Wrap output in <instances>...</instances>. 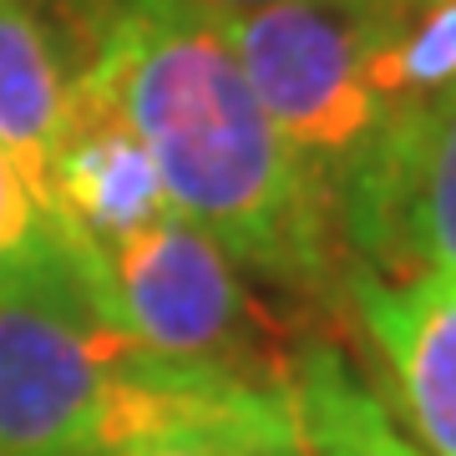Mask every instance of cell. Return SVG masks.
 Returning <instances> with one entry per match:
<instances>
[{
	"mask_svg": "<svg viewBox=\"0 0 456 456\" xmlns=\"http://www.w3.org/2000/svg\"><path fill=\"white\" fill-rule=\"evenodd\" d=\"M218 456H310L305 452V436H299V421H294L289 386L284 380L248 386L239 411H233V421H228V431H224Z\"/></svg>",
	"mask_w": 456,
	"mask_h": 456,
	"instance_id": "obj_11",
	"label": "cell"
},
{
	"mask_svg": "<svg viewBox=\"0 0 456 456\" xmlns=\"http://www.w3.org/2000/svg\"><path fill=\"white\" fill-rule=\"evenodd\" d=\"M86 36L77 71L142 137L167 208L233 264L320 289L345 248L335 193L259 107L224 20L198 0H86Z\"/></svg>",
	"mask_w": 456,
	"mask_h": 456,
	"instance_id": "obj_1",
	"label": "cell"
},
{
	"mask_svg": "<svg viewBox=\"0 0 456 456\" xmlns=\"http://www.w3.org/2000/svg\"><path fill=\"white\" fill-rule=\"evenodd\" d=\"M46 208L71 239H82L97 254L167 213L142 137L82 71H71V112L46 167Z\"/></svg>",
	"mask_w": 456,
	"mask_h": 456,
	"instance_id": "obj_6",
	"label": "cell"
},
{
	"mask_svg": "<svg viewBox=\"0 0 456 456\" xmlns=\"http://www.w3.org/2000/svg\"><path fill=\"white\" fill-rule=\"evenodd\" d=\"M218 16H244V11H264V5H284V0H198Z\"/></svg>",
	"mask_w": 456,
	"mask_h": 456,
	"instance_id": "obj_13",
	"label": "cell"
},
{
	"mask_svg": "<svg viewBox=\"0 0 456 456\" xmlns=\"http://www.w3.org/2000/svg\"><path fill=\"white\" fill-rule=\"evenodd\" d=\"M335 218L370 274H456V86L391 107L335 188Z\"/></svg>",
	"mask_w": 456,
	"mask_h": 456,
	"instance_id": "obj_5",
	"label": "cell"
},
{
	"mask_svg": "<svg viewBox=\"0 0 456 456\" xmlns=\"http://www.w3.org/2000/svg\"><path fill=\"white\" fill-rule=\"evenodd\" d=\"M82 239L0 274V456H112L142 345L102 314Z\"/></svg>",
	"mask_w": 456,
	"mask_h": 456,
	"instance_id": "obj_2",
	"label": "cell"
},
{
	"mask_svg": "<svg viewBox=\"0 0 456 456\" xmlns=\"http://www.w3.org/2000/svg\"><path fill=\"white\" fill-rule=\"evenodd\" d=\"M86 289L132 345L178 370L228 380H284L264 360L239 264L183 213H158L107 254H82Z\"/></svg>",
	"mask_w": 456,
	"mask_h": 456,
	"instance_id": "obj_4",
	"label": "cell"
},
{
	"mask_svg": "<svg viewBox=\"0 0 456 456\" xmlns=\"http://www.w3.org/2000/svg\"><path fill=\"white\" fill-rule=\"evenodd\" d=\"M289 406L310 456H431L391 421L350 360L325 340L299 345L284 370Z\"/></svg>",
	"mask_w": 456,
	"mask_h": 456,
	"instance_id": "obj_9",
	"label": "cell"
},
{
	"mask_svg": "<svg viewBox=\"0 0 456 456\" xmlns=\"http://www.w3.org/2000/svg\"><path fill=\"white\" fill-rule=\"evenodd\" d=\"M350 299L401 391L421 452L456 456V274L395 284L355 264Z\"/></svg>",
	"mask_w": 456,
	"mask_h": 456,
	"instance_id": "obj_7",
	"label": "cell"
},
{
	"mask_svg": "<svg viewBox=\"0 0 456 456\" xmlns=\"http://www.w3.org/2000/svg\"><path fill=\"white\" fill-rule=\"evenodd\" d=\"M370 82L386 107L456 86V0H380Z\"/></svg>",
	"mask_w": 456,
	"mask_h": 456,
	"instance_id": "obj_10",
	"label": "cell"
},
{
	"mask_svg": "<svg viewBox=\"0 0 456 456\" xmlns=\"http://www.w3.org/2000/svg\"><path fill=\"white\" fill-rule=\"evenodd\" d=\"M66 248V228L51 218V208L26 188V178L16 173V163L0 147V274L36 264Z\"/></svg>",
	"mask_w": 456,
	"mask_h": 456,
	"instance_id": "obj_12",
	"label": "cell"
},
{
	"mask_svg": "<svg viewBox=\"0 0 456 456\" xmlns=\"http://www.w3.org/2000/svg\"><path fill=\"white\" fill-rule=\"evenodd\" d=\"M71 112V66L31 0H0V147L41 203Z\"/></svg>",
	"mask_w": 456,
	"mask_h": 456,
	"instance_id": "obj_8",
	"label": "cell"
},
{
	"mask_svg": "<svg viewBox=\"0 0 456 456\" xmlns=\"http://www.w3.org/2000/svg\"><path fill=\"white\" fill-rule=\"evenodd\" d=\"M218 20L269 122L335 193L391 117L370 82L380 0H284Z\"/></svg>",
	"mask_w": 456,
	"mask_h": 456,
	"instance_id": "obj_3",
	"label": "cell"
}]
</instances>
